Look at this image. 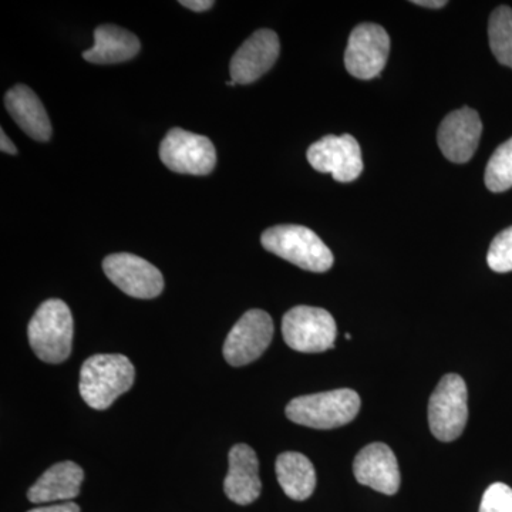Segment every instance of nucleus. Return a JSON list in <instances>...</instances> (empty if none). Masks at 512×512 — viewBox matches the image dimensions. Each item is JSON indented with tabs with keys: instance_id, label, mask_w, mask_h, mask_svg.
Masks as SVG:
<instances>
[{
	"instance_id": "obj_1",
	"label": "nucleus",
	"mask_w": 512,
	"mask_h": 512,
	"mask_svg": "<svg viewBox=\"0 0 512 512\" xmlns=\"http://www.w3.org/2000/svg\"><path fill=\"white\" fill-rule=\"evenodd\" d=\"M133 363L123 355H94L80 370L79 390L87 406L109 409L111 404L133 387Z\"/></svg>"
},
{
	"instance_id": "obj_2",
	"label": "nucleus",
	"mask_w": 512,
	"mask_h": 512,
	"mask_svg": "<svg viewBox=\"0 0 512 512\" xmlns=\"http://www.w3.org/2000/svg\"><path fill=\"white\" fill-rule=\"evenodd\" d=\"M74 323L69 306L49 299L39 306L28 326L33 352L46 363H63L72 353Z\"/></svg>"
},
{
	"instance_id": "obj_3",
	"label": "nucleus",
	"mask_w": 512,
	"mask_h": 512,
	"mask_svg": "<svg viewBox=\"0 0 512 512\" xmlns=\"http://www.w3.org/2000/svg\"><path fill=\"white\" fill-rule=\"evenodd\" d=\"M360 406L362 400L355 390H332L296 397L286 406V417L311 429L332 430L355 420Z\"/></svg>"
},
{
	"instance_id": "obj_4",
	"label": "nucleus",
	"mask_w": 512,
	"mask_h": 512,
	"mask_svg": "<svg viewBox=\"0 0 512 512\" xmlns=\"http://www.w3.org/2000/svg\"><path fill=\"white\" fill-rule=\"evenodd\" d=\"M262 247L305 271H329L333 265V254L325 242L302 225H276L266 229L261 237Z\"/></svg>"
},
{
	"instance_id": "obj_5",
	"label": "nucleus",
	"mask_w": 512,
	"mask_h": 512,
	"mask_svg": "<svg viewBox=\"0 0 512 512\" xmlns=\"http://www.w3.org/2000/svg\"><path fill=\"white\" fill-rule=\"evenodd\" d=\"M468 420V390L463 377L446 375L437 384L429 402L431 433L440 441H454L463 434Z\"/></svg>"
},
{
	"instance_id": "obj_6",
	"label": "nucleus",
	"mask_w": 512,
	"mask_h": 512,
	"mask_svg": "<svg viewBox=\"0 0 512 512\" xmlns=\"http://www.w3.org/2000/svg\"><path fill=\"white\" fill-rule=\"evenodd\" d=\"M282 335L296 352L320 353L335 346L338 326L325 309L296 306L282 319Z\"/></svg>"
},
{
	"instance_id": "obj_7",
	"label": "nucleus",
	"mask_w": 512,
	"mask_h": 512,
	"mask_svg": "<svg viewBox=\"0 0 512 512\" xmlns=\"http://www.w3.org/2000/svg\"><path fill=\"white\" fill-rule=\"evenodd\" d=\"M165 167L178 174L208 175L217 164V153L210 138L183 128L168 131L160 146Z\"/></svg>"
},
{
	"instance_id": "obj_8",
	"label": "nucleus",
	"mask_w": 512,
	"mask_h": 512,
	"mask_svg": "<svg viewBox=\"0 0 512 512\" xmlns=\"http://www.w3.org/2000/svg\"><path fill=\"white\" fill-rule=\"evenodd\" d=\"M390 37L375 23H362L350 33L345 52V67L360 80L375 79L386 67Z\"/></svg>"
},
{
	"instance_id": "obj_9",
	"label": "nucleus",
	"mask_w": 512,
	"mask_h": 512,
	"mask_svg": "<svg viewBox=\"0 0 512 512\" xmlns=\"http://www.w3.org/2000/svg\"><path fill=\"white\" fill-rule=\"evenodd\" d=\"M274 338V322L261 309H252L235 323L224 343L225 360L231 366L249 365L259 359Z\"/></svg>"
},
{
	"instance_id": "obj_10",
	"label": "nucleus",
	"mask_w": 512,
	"mask_h": 512,
	"mask_svg": "<svg viewBox=\"0 0 512 512\" xmlns=\"http://www.w3.org/2000/svg\"><path fill=\"white\" fill-rule=\"evenodd\" d=\"M306 157L316 171L332 174L338 183H352L363 171L362 150L350 134L320 138Z\"/></svg>"
},
{
	"instance_id": "obj_11",
	"label": "nucleus",
	"mask_w": 512,
	"mask_h": 512,
	"mask_svg": "<svg viewBox=\"0 0 512 512\" xmlns=\"http://www.w3.org/2000/svg\"><path fill=\"white\" fill-rule=\"evenodd\" d=\"M103 271L120 291L131 298L154 299L164 289L163 274L137 255H109L103 261Z\"/></svg>"
},
{
	"instance_id": "obj_12",
	"label": "nucleus",
	"mask_w": 512,
	"mask_h": 512,
	"mask_svg": "<svg viewBox=\"0 0 512 512\" xmlns=\"http://www.w3.org/2000/svg\"><path fill=\"white\" fill-rule=\"evenodd\" d=\"M279 53L281 43L274 30H256L232 57L229 64L231 80L237 84L256 82L274 67Z\"/></svg>"
},
{
	"instance_id": "obj_13",
	"label": "nucleus",
	"mask_w": 512,
	"mask_h": 512,
	"mask_svg": "<svg viewBox=\"0 0 512 512\" xmlns=\"http://www.w3.org/2000/svg\"><path fill=\"white\" fill-rule=\"evenodd\" d=\"M483 133V123L476 110L463 107L441 121L437 141L441 153L451 163L464 164L473 158Z\"/></svg>"
},
{
	"instance_id": "obj_14",
	"label": "nucleus",
	"mask_w": 512,
	"mask_h": 512,
	"mask_svg": "<svg viewBox=\"0 0 512 512\" xmlns=\"http://www.w3.org/2000/svg\"><path fill=\"white\" fill-rule=\"evenodd\" d=\"M353 473L357 483L386 495L396 494L402 483L397 458L392 448L383 443L369 444L360 450L353 461Z\"/></svg>"
},
{
	"instance_id": "obj_15",
	"label": "nucleus",
	"mask_w": 512,
	"mask_h": 512,
	"mask_svg": "<svg viewBox=\"0 0 512 512\" xmlns=\"http://www.w3.org/2000/svg\"><path fill=\"white\" fill-rule=\"evenodd\" d=\"M229 468L224 491L232 503L248 505L258 500L262 484L258 474V457L247 444H237L229 451Z\"/></svg>"
},
{
	"instance_id": "obj_16",
	"label": "nucleus",
	"mask_w": 512,
	"mask_h": 512,
	"mask_svg": "<svg viewBox=\"0 0 512 512\" xmlns=\"http://www.w3.org/2000/svg\"><path fill=\"white\" fill-rule=\"evenodd\" d=\"M6 110L16 124L33 140L46 143L52 137V124L45 106L32 89L23 84L12 87L5 96Z\"/></svg>"
},
{
	"instance_id": "obj_17",
	"label": "nucleus",
	"mask_w": 512,
	"mask_h": 512,
	"mask_svg": "<svg viewBox=\"0 0 512 512\" xmlns=\"http://www.w3.org/2000/svg\"><path fill=\"white\" fill-rule=\"evenodd\" d=\"M84 480L83 468L73 461H63L49 468L28 493L30 503L47 504L63 501L69 503L80 493Z\"/></svg>"
},
{
	"instance_id": "obj_18",
	"label": "nucleus",
	"mask_w": 512,
	"mask_h": 512,
	"mask_svg": "<svg viewBox=\"0 0 512 512\" xmlns=\"http://www.w3.org/2000/svg\"><path fill=\"white\" fill-rule=\"evenodd\" d=\"M141 43L134 33L116 25H103L94 30V45L84 50L83 59L93 64H117L133 59Z\"/></svg>"
},
{
	"instance_id": "obj_19",
	"label": "nucleus",
	"mask_w": 512,
	"mask_h": 512,
	"mask_svg": "<svg viewBox=\"0 0 512 512\" xmlns=\"http://www.w3.org/2000/svg\"><path fill=\"white\" fill-rule=\"evenodd\" d=\"M276 478L284 493L295 501H305L316 488V471L308 457L286 451L276 460Z\"/></svg>"
},
{
	"instance_id": "obj_20",
	"label": "nucleus",
	"mask_w": 512,
	"mask_h": 512,
	"mask_svg": "<svg viewBox=\"0 0 512 512\" xmlns=\"http://www.w3.org/2000/svg\"><path fill=\"white\" fill-rule=\"evenodd\" d=\"M491 52L503 66L512 69V9L500 6L491 13L488 22Z\"/></svg>"
},
{
	"instance_id": "obj_21",
	"label": "nucleus",
	"mask_w": 512,
	"mask_h": 512,
	"mask_svg": "<svg viewBox=\"0 0 512 512\" xmlns=\"http://www.w3.org/2000/svg\"><path fill=\"white\" fill-rule=\"evenodd\" d=\"M484 181L491 192L512 188V138L494 151L485 168Z\"/></svg>"
},
{
	"instance_id": "obj_22",
	"label": "nucleus",
	"mask_w": 512,
	"mask_h": 512,
	"mask_svg": "<svg viewBox=\"0 0 512 512\" xmlns=\"http://www.w3.org/2000/svg\"><path fill=\"white\" fill-rule=\"evenodd\" d=\"M487 262L498 274L512 271V227L504 229L493 239L488 249Z\"/></svg>"
},
{
	"instance_id": "obj_23",
	"label": "nucleus",
	"mask_w": 512,
	"mask_h": 512,
	"mask_svg": "<svg viewBox=\"0 0 512 512\" xmlns=\"http://www.w3.org/2000/svg\"><path fill=\"white\" fill-rule=\"evenodd\" d=\"M480 512H512V488L504 483H494L485 490Z\"/></svg>"
},
{
	"instance_id": "obj_24",
	"label": "nucleus",
	"mask_w": 512,
	"mask_h": 512,
	"mask_svg": "<svg viewBox=\"0 0 512 512\" xmlns=\"http://www.w3.org/2000/svg\"><path fill=\"white\" fill-rule=\"evenodd\" d=\"M29 512H80V507L76 503H60L53 505H46V507L35 508Z\"/></svg>"
},
{
	"instance_id": "obj_25",
	"label": "nucleus",
	"mask_w": 512,
	"mask_h": 512,
	"mask_svg": "<svg viewBox=\"0 0 512 512\" xmlns=\"http://www.w3.org/2000/svg\"><path fill=\"white\" fill-rule=\"evenodd\" d=\"M180 5L194 10V12H205V10H210L215 3L212 0H181Z\"/></svg>"
},
{
	"instance_id": "obj_26",
	"label": "nucleus",
	"mask_w": 512,
	"mask_h": 512,
	"mask_svg": "<svg viewBox=\"0 0 512 512\" xmlns=\"http://www.w3.org/2000/svg\"><path fill=\"white\" fill-rule=\"evenodd\" d=\"M0 148H2L3 153L6 154H12V156H15V154H18V148H16L15 144L12 143V140L8 136H6L5 131L0 133Z\"/></svg>"
},
{
	"instance_id": "obj_27",
	"label": "nucleus",
	"mask_w": 512,
	"mask_h": 512,
	"mask_svg": "<svg viewBox=\"0 0 512 512\" xmlns=\"http://www.w3.org/2000/svg\"><path fill=\"white\" fill-rule=\"evenodd\" d=\"M413 5L421 6V8H430V9H441L447 5L446 0H416V2H412Z\"/></svg>"
}]
</instances>
